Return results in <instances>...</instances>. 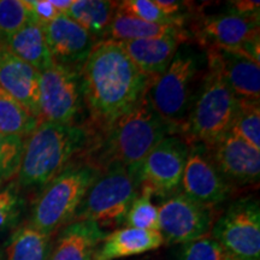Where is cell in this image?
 I'll return each mask as SVG.
<instances>
[{
    "label": "cell",
    "mask_w": 260,
    "mask_h": 260,
    "mask_svg": "<svg viewBox=\"0 0 260 260\" xmlns=\"http://www.w3.org/2000/svg\"><path fill=\"white\" fill-rule=\"evenodd\" d=\"M83 105L92 125L105 130L145 96L151 77L116 41L96 42L80 73Z\"/></svg>",
    "instance_id": "1"
},
{
    "label": "cell",
    "mask_w": 260,
    "mask_h": 260,
    "mask_svg": "<svg viewBox=\"0 0 260 260\" xmlns=\"http://www.w3.org/2000/svg\"><path fill=\"white\" fill-rule=\"evenodd\" d=\"M42 27L53 63L81 73L84 61L95 46V39L64 14Z\"/></svg>",
    "instance_id": "14"
},
{
    "label": "cell",
    "mask_w": 260,
    "mask_h": 260,
    "mask_svg": "<svg viewBox=\"0 0 260 260\" xmlns=\"http://www.w3.org/2000/svg\"><path fill=\"white\" fill-rule=\"evenodd\" d=\"M152 191L142 187L138 198L133 201L123 223L128 228L159 232L158 207L152 203Z\"/></svg>",
    "instance_id": "27"
},
{
    "label": "cell",
    "mask_w": 260,
    "mask_h": 260,
    "mask_svg": "<svg viewBox=\"0 0 260 260\" xmlns=\"http://www.w3.org/2000/svg\"><path fill=\"white\" fill-rule=\"evenodd\" d=\"M40 119L0 88V134L28 138Z\"/></svg>",
    "instance_id": "25"
},
{
    "label": "cell",
    "mask_w": 260,
    "mask_h": 260,
    "mask_svg": "<svg viewBox=\"0 0 260 260\" xmlns=\"http://www.w3.org/2000/svg\"><path fill=\"white\" fill-rule=\"evenodd\" d=\"M153 2L165 15L170 16L172 18L183 19L182 10L188 8V3L175 2V0H153Z\"/></svg>",
    "instance_id": "34"
},
{
    "label": "cell",
    "mask_w": 260,
    "mask_h": 260,
    "mask_svg": "<svg viewBox=\"0 0 260 260\" xmlns=\"http://www.w3.org/2000/svg\"><path fill=\"white\" fill-rule=\"evenodd\" d=\"M116 42L142 73L154 80L164 74L180 45L186 41L176 37H160Z\"/></svg>",
    "instance_id": "19"
},
{
    "label": "cell",
    "mask_w": 260,
    "mask_h": 260,
    "mask_svg": "<svg viewBox=\"0 0 260 260\" xmlns=\"http://www.w3.org/2000/svg\"><path fill=\"white\" fill-rule=\"evenodd\" d=\"M4 46L14 56L35 68L39 73L47 70L54 64L45 38L44 27L34 17L10 37Z\"/></svg>",
    "instance_id": "21"
},
{
    "label": "cell",
    "mask_w": 260,
    "mask_h": 260,
    "mask_svg": "<svg viewBox=\"0 0 260 260\" xmlns=\"http://www.w3.org/2000/svg\"><path fill=\"white\" fill-rule=\"evenodd\" d=\"M189 144L177 135H168L149 152L139 169L141 186L152 195L168 198L181 191Z\"/></svg>",
    "instance_id": "11"
},
{
    "label": "cell",
    "mask_w": 260,
    "mask_h": 260,
    "mask_svg": "<svg viewBox=\"0 0 260 260\" xmlns=\"http://www.w3.org/2000/svg\"><path fill=\"white\" fill-rule=\"evenodd\" d=\"M206 63V74L195 95L184 133L189 142L212 146L230 132L239 103L217 65L207 57Z\"/></svg>",
    "instance_id": "6"
},
{
    "label": "cell",
    "mask_w": 260,
    "mask_h": 260,
    "mask_svg": "<svg viewBox=\"0 0 260 260\" xmlns=\"http://www.w3.org/2000/svg\"><path fill=\"white\" fill-rule=\"evenodd\" d=\"M141 190L139 171L112 164L100 172L74 214V220H90L102 225L123 223Z\"/></svg>",
    "instance_id": "7"
},
{
    "label": "cell",
    "mask_w": 260,
    "mask_h": 260,
    "mask_svg": "<svg viewBox=\"0 0 260 260\" xmlns=\"http://www.w3.org/2000/svg\"><path fill=\"white\" fill-rule=\"evenodd\" d=\"M23 205V198L16 182L11 181L0 187V232L17 224Z\"/></svg>",
    "instance_id": "31"
},
{
    "label": "cell",
    "mask_w": 260,
    "mask_h": 260,
    "mask_svg": "<svg viewBox=\"0 0 260 260\" xmlns=\"http://www.w3.org/2000/svg\"><path fill=\"white\" fill-rule=\"evenodd\" d=\"M228 260H234V259H232V258H229V259H228Z\"/></svg>",
    "instance_id": "36"
},
{
    "label": "cell",
    "mask_w": 260,
    "mask_h": 260,
    "mask_svg": "<svg viewBox=\"0 0 260 260\" xmlns=\"http://www.w3.org/2000/svg\"><path fill=\"white\" fill-rule=\"evenodd\" d=\"M40 73L0 45V88L39 118ZM40 119V118H39Z\"/></svg>",
    "instance_id": "17"
},
{
    "label": "cell",
    "mask_w": 260,
    "mask_h": 260,
    "mask_svg": "<svg viewBox=\"0 0 260 260\" xmlns=\"http://www.w3.org/2000/svg\"><path fill=\"white\" fill-rule=\"evenodd\" d=\"M106 233L90 220H74L64 226L52 245L48 260H93Z\"/></svg>",
    "instance_id": "18"
},
{
    "label": "cell",
    "mask_w": 260,
    "mask_h": 260,
    "mask_svg": "<svg viewBox=\"0 0 260 260\" xmlns=\"http://www.w3.org/2000/svg\"><path fill=\"white\" fill-rule=\"evenodd\" d=\"M118 11L123 14L132 16L141 21L149 22L155 24H170L183 27V19L172 18L170 16L165 15L153 0H124L118 3Z\"/></svg>",
    "instance_id": "30"
},
{
    "label": "cell",
    "mask_w": 260,
    "mask_h": 260,
    "mask_svg": "<svg viewBox=\"0 0 260 260\" xmlns=\"http://www.w3.org/2000/svg\"><path fill=\"white\" fill-rule=\"evenodd\" d=\"M119 2L110 0H74L64 12L77 24L86 29L95 41H103L115 17Z\"/></svg>",
    "instance_id": "23"
},
{
    "label": "cell",
    "mask_w": 260,
    "mask_h": 260,
    "mask_svg": "<svg viewBox=\"0 0 260 260\" xmlns=\"http://www.w3.org/2000/svg\"><path fill=\"white\" fill-rule=\"evenodd\" d=\"M83 105L79 71L53 64L40 73L39 118L40 122L77 124Z\"/></svg>",
    "instance_id": "9"
},
{
    "label": "cell",
    "mask_w": 260,
    "mask_h": 260,
    "mask_svg": "<svg viewBox=\"0 0 260 260\" xmlns=\"http://www.w3.org/2000/svg\"><path fill=\"white\" fill-rule=\"evenodd\" d=\"M100 170L90 161L70 162L53 180L41 188L32 205L29 225L52 236L73 222L74 214Z\"/></svg>",
    "instance_id": "5"
},
{
    "label": "cell",
    "mask_w": 260,
    "mask_h": 260,
    "mask_svg": "<svg viewBox=\"0 0 260 260\" xmlns=\"http://www.w3.org/2000/svg\"><path fill=\"white\" fill-rule=\"evenodd\" d=\"M32 18L25 0H0V45Z\"/></svg>",
    "instance_id": "28"
},
{
    "label": "cell",
    "mask_w": 260,
    "mask_h": 260,
    "mask_svg": "<svg viewBox=\"0 0 260 260\" xmlns=\"http://www.w3.org/2000/svg\"><path fill=\"white\" fill-rule=\"evenodd\" d=\"M211 237L234 260L260 259V207L253 198L230 205L212 225Z\"/></svg>",
    "instance_id": "8"
},
{
    "label": "cell",
    "mask_w": 260,
    "mask_h": 260,
    "mask_svg": "<svg viewBox=\"0 0 260 260\" xmlns=\"http://www.w3.org/2000/svg\"><path fill=\"white\" fill-rule=\"evenodd\" d=\"M24 139L0 134V187L17 176Z\"/></svg>",
    "instance_id": "29"
},
{
    "label": "cell",
    "mask_w": 260,
    "mask_h": 260,
    "mask_svg": "<svg viewBox=\"0 0 260 260\" xmlns=\"http://www.w3.org/2000/svg\"><path fill=\"white\" fill-rule=\"evenodd\" d=\"M229 256L212 237H200L180 245L174 260H228Z\"/></svg>",
    "instance_id": "32"
},
{
    "label": "cell",
    "mask_w": 260,
    "mask_h": 260,
    "mask_svg": "<svg viewBox=\"0 0 260 260\" xmlns=\"http://www.w3.org/2000/svg\"><path fill=\"white\" fill-rule=\"evenodd\" d=\"M164 245L159 232L123 228L106 234L94 253L93 260H117L154 251Z\"/></svg>",
    "instance_id": "20"
},
{
    "label": "cell",
    "mask_w": 260,
    "mask_h": 260,
    "mask_svg": "<svg viewBox=\"0 0 260 260\" xmlns=\"http://www.w3.org/2000/svg\"><path fill=\"white\" fill-rule=\"evenodd\" d=\"M204 57L187 42L180 45L168 69L152 80L146 98L172 133H184L198 89Z\"/></svg>",
    "instance_id": "4"
},
{
    "label": "cell",
    "mask_w": 260,
    "mask_h": 260,
    "mask_svg": "<svg viewBox=\"0 0 260 260\" xmlns=\"http://www.w3.org/2000/svg\"><path fill=\"white\" fill-rule=\"evenodd\" d=\"M51 248V236L25 224L16 229L6 242L5 260H48Z\"/></svg>",
    "instance_id": "24"
},
{
    "label": "cell",
    "mask_w": 260,
    "mask_h": 260,
    "mask_svg": "<svg viewBox=\"0 0 260 260\" xmlns=\"http://www.w3.org/2000/svg\"><path fill=\"white\" fill-rule=\"evenodd\" d=\"M92 140L90 126L40 122L24 139L16 183L24 189L44 188L74 157L88 149Z\"/></svg>",
    "instance_id": "2"
},
{
    "label": "cell",
    "mask_w": 260,
    "mask_h": 260,
    "mask_svg": "<svg viewBox=\"0 0 260 260\" xmlns=\"http://www.w3.org/2000/svg\"><path fill=\"white\" fill-rule=\"evenodd\" d=\"M210 157L230 184H255L260 177V151L233 133L207 146Z\"/></svg>",
    "instance_id": "15"
},
{
    "label": "cell",
    "mask_w": 260,
    "mask_h": 260,
    "mask_svg": "<svg viewBox=\"0 0 260 260\" xmlns=\"http://www.w3.org/2000/svg\"><path fill=\"white\" fill-rule=\"evenodd\" d=\"M186 167L182 177L181 191L191 200L212 207L222 204L232 194L233 186L216 168L209 148L200 142H188Z\"/></svg>",
    "instance_id": "13"
},
{
    "label": "cell",
    "mask_w": 260,
    "mask_h": 260,
    "mask_svg": "<svg viewBox=\"0 0 260 260\" xmlns=\"http://www.w3.org/2000/svg\"><path fill=\"white\" fill-rule=\"evenodd\" d=\"M160 37H176L187 42L189 34L187 30H184L183 27L149 23V22L141 21V19L123 14L117 9L115 17L107 29L104 40L129 41Z\"/></svg>",
    "instance_id": "22"
},
{
    "label": "cell",
    "mask_w": 260,
    "mask_h": 260,
    "mask_svg": "<svg viewBox=\"0 0 260 260\" xmlns=\"http://www.w3.org/2000/svg\"><path fill=\"white\" fill-rule=\"evenodd\" d=\"M237 103L230 133L260 151V102L237 99Z\"/></svg>",
    "instance_id": "26"
},
{
    "label": "cell",
    "mask_w": 260,
    "mask_h": 260,
    "mask_svg": "<svg viewBox=\"0 0 260 260\" xmlns=\"http://www.w3.org/2000/svg\"><path fill=\"white\" fill-rule=\"evenodd\" d=\"M201 45L239 51L259 61V16L228 12L206 15L195 30Z\"/></svg>",
    "instance_id": "10"
},
{
    "label": "cell",
    "mask_w": 260,
    "mask_h": 260,
    "mask_svg": "<svg viewBox=\"0 0 260 260\" xmlns=\"http://www.w3.org/2000/svg\"><path fill=\"white\" fill-rule=\"evenodd\" d=\"M168 134L174 133L154 111L145 94L130 111L103 133L102 142H96L93 149L95 158L90 162L102 171L112 164L139 171L149 152Z\"/></svg>",
    "instance_id": "3"
},
{
    "label": "cell",
    "mask_w": 260,
    "mask_h": 260,
    "mask_svg": "<svg viewBox=\"0 0 260 260\" xmlns=\"http://www.w3.org/2000/svg\"><path fill=\"white\" fill-rule=\"evenodd\" d=\"M159 233L164 243H182L207 236L212 228L211 207L191 200L182 191L165 198L158 207Z\"/></svg>",
    "instance_id": "12"
},
{
    "label": "cell",
    "mask_w": 260,
    "mask_h": 260,
    "mask_svg": "<svg viewBox=\"0 0 260 260\" xmlns=\"http://www.w3.org/2000/svg\"><path fill=\"white\" fill-rule=\"evenodd\" d=\"M31 16L41 24L51 22L57 16H59V11L52 5L51 0H25Z\"/></svg>",
    "instance_id": "33"
},
{
    "label": "cell",
    "mask_w": 260,
    "mask_h": 260,
    "mask_svg": "<svg viewBox=\"0 0 260 260\" xmlns=\"http://www.w3.org/2000/svg\"><path fill=\"white\" fill-rule=\"evenodd\" d=\"M206 57L217 65L224 82L237 99L260 100L258 61L239 51L219 47L207 48Z\"/></svg>",
    "instance_id": "16"
},
{
    "label": "cell",
    "mask_w": 260,
    "mask_h": 260,
    "mask_svg": "<svg viewBox=\"0 0 260 260\" xmlns=\"http://www.w3.org/2000/svg\"><path fill=\"white\" fill-rule=\"evenodd\" d=\"M51 3L59 11V14H64L73 5L74 0H51Z\"/></svg>",
    "instance_id": "35"
}]
</instances>
